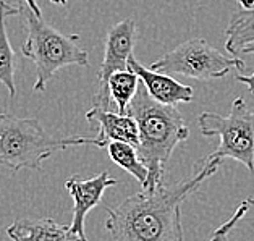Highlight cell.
Masks as SVG:
<instances>
[{
	"instance_id": "obj_1",
	"label": "cell",
	"mask_w": 254,
	"mask_h": 241,
	"mask_svg": "<svg viewBox=\"0 0 254 241\" xmlns=\"http://www.w3.org/2000/svg\"><path fill=\"white\" fill-rule=\"evenodd\" d=\"M222 165L206 159L193 177L172 186L162 184L156 191L142 189L114 207H105V228L114 241H185L180 207L199 186L217 174Z\"/></svg>"
},
{
	"instance_id": "obj_2",
	"label": "cell",
	"mask_w": 254,
	"mask_h": 241,
	"mask_svg": "<svg viewBox=\"0 0 254 241\" xmlns=\"http://www.w3.org/2000/svg\"><path fill=\"white\" fill-rule=\"evenodd\" d=\"M127 114L138 123V154L147 169V180L141 188L156 191L164 184L165 167L173 149L188 139L190 129L187 121L175 106L154 101L146 88L138 89Z\"/></svg>"
},
{
	"instance_id": "obj_3",
	"label": "cell",
	"mask_w": 254,
	"mask_h": 241,
	"mask_svg": "<svg viewBox=\"0 0 254 241\" xmlns=\"http://www.w3.org/2000/svg\"><path fill=\"white\" fill-rule=\"evenodd\" d=\"M86 144L102 149L105 147L97 138H52L41 126L38 119H21L10 114H0V165L8 167L13 172L21 169L39 170L54 152Z\"/></svg>"
},
{
	"instance_id": "obj_4",
	"label": "cell",
	"mask_w": 254,
	"mask_h": 241,
	"mask_svg": "<svg viewBox=\"0 0 254 241\" xmlns=\"http://www.w3.org/2000/svg\"><path fill=\"white\" fill-rule=\"evenodd\" d=\"M28 36L21 46V54L33 60L36 66L34 91L42 92L51 78L62 68L88 66L89 54L79 46V34H64L34 13L28 5L21 7Z\"/></svg>"
},
{
	"instance_id": "obj_5",
	"label": "cell",
	"mask_w": 254,
	"mask_h": 241,
	"mask_svg": "<svg viewBox=\"0 0 254 241\" xmlns=\"http://www.w3.org/2000/svg\"><path fill=\"white\" fill-rule=\"evenodd\" d=\"M199 131L206 138H219V147L207 159H233L254 174V110L243 97H237L228 115L202 112L197 117Z\"/></svg>"
},
{
	"instance_id": "obj_6",
	"label": "cell",
	"mask_w": 254,
	"mask_h": 241,
	"mask_svg": "<svg viewBox=\"0 0 254 241\" xmlns=\"http://www.w3.org/2000/svg\"><path fill=\"white\" fill-rule=\"evenodd\" d=\"M165 75H182L197 81H212L228 73L245 70V61L235 55H225L206 39L193 38L173 47L151 65Z\"/></svg>"
},
{
	"instance_id": "obj_7",
	"label": "cell",
	"mask_w": 254,
	"mask_h": 241,
	"mask_svg": "<svg viewBox=\"0 0 254 241\" xmlns=\"http://www.w3.org/2000/svg\"><path fill=\"white\" fill-rule=\"evenodd\" d=\"M136 44V23L127 18L107 31L104 41V59L97 73V92L94 102L97 107L110 110L114 106L109 94V78L117 71L128 70V60Z\"/></svg>"
},
{
	"instance_id": "obj_8",
	"label": "cell",
	"mask_w": 254,
	"mask_h": 241,
	"mask_svg": "<svg viewBox=\"0 0 254 241\" xmlns=\"http://www.w3.org/2000/svg\"><path fill=\"white\" fill-rule=\"evenodd\" d=\"M117 184L119 181L110 177L109 172H101L86 180H81V177L78 175H71L65 181V188L73 199V220L70 224V230L81 240H88L84 233L86 215L91 209L101 204L105 191Z\"/></svg>"
},
{
	"instance_id": "obj_9",
	"label": "cell",
	"mask_w": 254,
	"mask_h": 241,
	"mask_svg": "<svg viewBox=\"0 0 254 241\" xmlns=\"http://www.w3.org/2000/svg\"><path fill=\"white\" fill-rule=\"evenodd\" d=\"M128 70L134 71L139 76L147 94L160 104L175 106V104H188L194 99V91L191 86L178 83L177 79L165 73L142 66L134 55H131L128 60Z\"/></svg>"
},
{
	"instance_id": "obj_10",
	"label": "cell",
	"mask_w": 254,
	"mask_h": 241,
	"mask_svg": "<svg viewBox=\"0 0 254 241\" xmlns=\"http://www.w3.org/2000/svg\"><path fill=\"white\" fill-rule=\"evenodd\" d=\"M86 120L96 123L99 131L96 138L107 146L110 141H122L138 149L139 144V129L138 123L129 114H119L112 110H105L94 106L86 112Z\"/></svg>"
},
{
	"instance_id": "obj_11",
	"label": "cell",
	"mask_w": 254,
	"mask_h": 241,
	"mask_svg": "<svg viewBox=\"0 0 254 241\" xmlns=\"http://www.w3.org/2000/svg\"><path fill=\"white\" fill-rule=\"evenodd\" d=\"M13 241H88L70 230V225H60L52 219H20L7 228Z\"/></svg>"
},
{
	"instance_id": "obj_12",
	"label": "cell",
	"mask_w": 254,
	"mask_h": 241,
	"mask_svg": "<svg viewBox=\"0 0 254 241\" xmlns=\"http://www.w3.org/2000/svg\"><path fill=\"white\" fill-rule=\"evenodd\" d=\"M20 13L21 7H13L5 0H0V83L8 89L10 97H15L16 94V55L7 34V18Z\"/></svg>"
},
{
	"instance_id": "obj_13",
	"label": "cell",
	"mask_w": 254,
	"mask_h": 241,
	"mask_svg": "<svg viewBox=\"0 0 254 241\" xmlns=\"http://www.w3.org/2000/svg\"><path fill=\"white\" fill-rule=\"evenodd\" d=\"M225 49L238 57L241 47L254 41V7L235 11L225 29Z\"/></svg>"
},
{
	"instance_id": "obj_14",
	"label": "cell",
	"mask_w": 254,
	"mask_h": 241,
	"mask_svg": "<svg viewBox=\"0 0 254 241\" xmlns=\"http://www.w3.org/2000/svg\"><path fill=\"white\" fill-rule=\"evenodd\" d=\"M105 149H107L109 157L112 159L120 169L128 172L129 175H133L141 186L146 183L147 169H146V165L142 164V160L139 159L138 149H136L134 146L128 143H122V141H110V143H107V146H105Z\"/></svg>"
},
{
	"instance_id": "obj_15",
	"label": "cell",
	"mask_w": 254,
	"mask_h": 241,
	"mask_svg": "<svg viewBox=\"0 0 254 241\" xmlns=\"http://www.w3.org/2000/svg\"><path fill=\"white\" fill-rule=\"evenodd\" d=\"M139 76L131 70L117 71L109 78L110 101L117 107L119 114H127L129 104L139 89Z\"/></svg>"
},
{
	"instance_id": "obj_16",
	"label": "cell",
	"mask_w": 254,
	"mask_h": 241,
	"mask_svg": "<svg viewBox=\"0 0 254 241\" xmlns=\"http://www.w3.org/2000/svg\"><path fill=\"white\" fill-rule=\"evenodd\" d=\"M254 204V199L253 197H248V199L241 201V204L237 207V211L233 212V215L227 222H224L217 230L212 233V237L209 238V241H228V235L233 230L235 227L238 225V222L241 220L246 215V212L250 211L251 206Z\"/></svg>"
},
{
	"instance_id": "obj_17",
	"label": "cell",
	"mask_w": 254,
	"mask_h": 241,
	"mask_svg": "<svg viewBox=\"0 0 254 241\" xmlns=\"http://www.w3.org/2000/svg\"><path fill=\"white\" fill-rule=\"evenodd\" d=\"M240 54H254V41L253 42H248V44H245L243 47H241ZM237 79L238 83L245 84L248 91L251 92V94H254V71L253 75H248V76H243V75H237Z\"/></svg>"
},
{
	"instance_id": "obj_18",
	"label": "cell",
	"mask_w": 254,
	"mask_h": 241,
	"mask_svg": "<svg viewBox=\"0 0 254 241\" xmlns=\"http://www.w3.org/2000/svg\"><path fill=\"white\" fill-rule=\"evenodd\" d=\"M26 5L34 11V13H38V15H42L41 13V8H39V5H38V2L36 0H26Z\"/></svg>"
},
{
	"instance_id": "obj_19",
	"label": "cell",
	"mask_w": 254,
	"mask_h": 241,
	"mask_svg": "<svg viewBox=\"0 0 254 241\" xmlns=\"http://www.w3.org/2000/svg\"><path fill=\"white\" fill-rule=\"evenodd\" d=\"M241 5V8H253L254 7V0H237Z\"/></svg>"
},
{
	"instance_id": "obj_20",
	"label": "cell",
	"mask_w": 254,
	"mask_h": 241,
	"mask_svg": "<svg viewBox=\"0 0 254 241\" xmlns=\"http://www.w3.org/2000/svg\"><path fill=\"white\" fill-rule=\"evenodd\" d=\"M51 3H55V5H66L68 0H51Z\"/></svg>"
}]
</instances>
